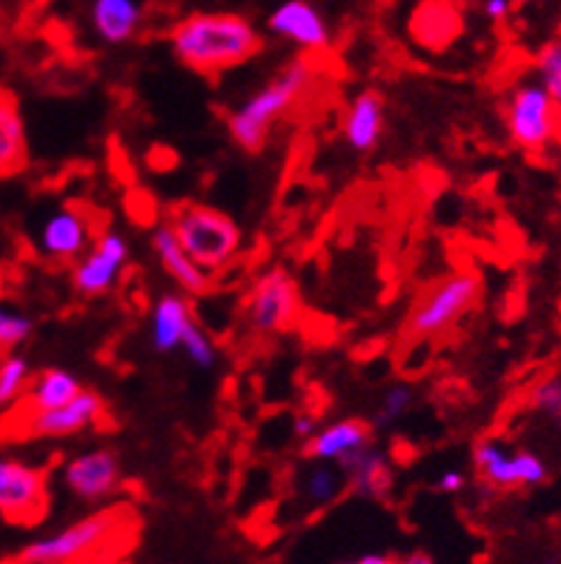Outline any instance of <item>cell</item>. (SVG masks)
<instances>
[{
  "label": "cell",
  "mask_w": 561,
  "mask_h": 564,
  "mask_svg": "<svg viewBox=\"0 0 561 564\" xmlns=\"http://www.w3.org/2000/svg\"><path fill=\"white\" fill-rule=\"evenodd\" d=\"M170 46L186 69L215 78L252 61L263 37L238 12H195L170 29Z\"/></svg>",
  "instance_id": "cell-1"
},
{
  "label": "cell",
  "mask_w": 561,
  "mask_h": 564,
  "mask_svg": "<svg viewBox=\"0 0 561 564\" xmlns=\"http://www.w3.org/2000/svg\"><path fill=\"white\" fill-rule=\"evenodd\" d=\"M93 26L104 43H123L141 26V7L136 0H95Z\"/></svg>",
  "instance_id": "cell-23"
},
{
  "label": "cell",
  "mask_w": 561,
  "mask_h": 564,
  "mask_svg": "<svg viewBox=\"0 0 561 564\" xmlns=\"http://www.w3.org/2000/svg\"><path fill=\"white\" fill-rule=\"evenodd\" d=\"M267 29L272 35L284 37V41L295 43L310 55H319L330 46V29L321 18L319 9L306 0H284L281 7H276L267 18Z\"/></svg>",
  "instance_id": "cell-15"
},
{
  "label": "cell",
  "mask_w": 561,
  "mask_h": 564,
  "mask_svg": "<svg viewBox=\"0 0 561 564\" xmlns=\"http://www.w3.org/2000/svg\"><path fill=\"white\" fill-rule=\"evenodd\" d=\"M507 132L527 152H541L559 132V109L539 80H521L507 98Z\"/></svg>",
  "instance_id": "cell-8"
},
{
  "label": "cell",
  "mask_w": 561,
  "mask_h": 564,
  "mask_svg": "<svg viewBox=\"0 0 561 564\" xmlns=\"http://www.w3.org/2000/svg\"><path fill=\"white\" fill-rule=\"evenodd\" d=\"M32 333H35V322L26 313L14 310L12 304H0V350L14 352L32 338Z\"/></svg>",
  "instance_id": "cell-27"
},
{
  "label": "cell",
  "mask_w": 561,
  "mask_h": 564,
  "mask_svg": "<svg viewBox=\"0 0 561 564\" xmlns=\"http://www.w3.org/2000/svg\"><path fill=\"white\" fill-rule=\"evenodd\" d=\"M107 404L95 390H80L78 395L55 410L21 415V436L26 438H69L93 430L104 419Z\"/></svg>",
  "instance_id": "cell-12"
},
{
  "label": "cell",
  "mask_w": 561,
  "mask_h": 564,
  "mask_svg": "<svg viewBox=\"0 0 561 564\" xmlns=\"http://www.w3.org/2000/svg\"><path fill=\"white\" fill-rule=\"evenodd\" d=\"M384 98L376 89H362L344 109L342 132L353 152H373L384 135Z\"/></svg>",
  "instance_id": "cell-19"
},
{
  "label": "cell",
  "mask_w": 561,
  "mask_h": 564,
  "mask_svg": "<svg viewBox=\"0 0 561 564\" xmlns=\"http://www.w3.org/2000/svg\"><path fill=\"white\" fill-rule=\"evenodd\" d=\"M23 3H37V0H23Z\"/></svg>",
  "instance_id": "cell-38"
},
{
  "label": "cell",
  "mask_w": 561,
  "mask_h": 564,
  "mask_svg": "<svg viewBox=\"0 0 561 564\" xmlns=\"http://www.w3.org/2000/svg\"><path fill=\"white\" fill-rule=\"evenodd\" d=\"M32 379L35 372L21 352H7L0 358V408H14L18 401H23Z\"/></svg>",
  "instance_id": "cell-25"
},
{
  "label": "cell",
  "mask_w": 561,
  "mask_h": 564,
  "mask_svg": "<svg viewBox=\"0 0 561 564\" xmlns=\"http://www.w3.org/2000/svg\"><path fill=\"white\" fill-rule=\"evenodd\" d=\"M478 299H482V279L476 272H450L416 299L407 318V336L412 341L439 338L476 307Z\"/></svg>",
  "instance_id": "cell-5"
},
{
  "label": "cell",
  "mask_w": 561,
  "mask_h": 564,
  "mask_svg": "<svg viewBox=\"0 0 561 564\" xmlns=\"http://www.w3.org/2000/svg\"><path fill=\"white\" fill-rule=\"evenodd\" d=\"M353 564H396V558L387 556V553H364V556L356 558Z\"/></svg>",
  "instance_id": "cell-35"
},
{
  "label": "cell",
  "mask_w": 561,
  "mask_h": 564,
  "mask_svg": "<svg viewBox=\"0 0 561 564\" xmlns=\"http://www.w3.org/2000/svg\"><path fill=\"white\" fill-rule=\"evenodd\" d=\"M416 390H412L410 384H404V381H398V384L387 387L381 393V399H378L376 404V413H373V430H390L396 427L401 419H407V415L412 413V408H416Z\"/></svg>",
  "instance_id": "cell-26"
},
{
  "label": "cell",
  "mask_w": 561,
  "mask_h": 564,
  "mask_svg": "<svg viewBox=\"0 0 561 564\" xmlns=\"http://www.w3.org/2000/svg\"><path fill=\"white\" fill-rule=\"evenodd\" d=\"M536 75L561 112V41H550L541 46V52L536 55Z\"/></svg>",
  "instance_id": "cell-29"
},
{
  "label": "cell",
  "mask_w": 561,
  "mask_h": 564,
  "mask_svg": "<svg viewBox=\"0 0 561 564\" xmlns=\"http://www.w3.org/2000/svg\"><path fill=\"white\" fill-rule=\"evenodd\" d=\"M315 430L319 427H315V422L310 415H299V419L292 422V433H295V438H301V442H306V438L313 436Z\"/></svg>",
  "instance_id": "cell-33"
},
{
  "label": "cell",
  "mask_w": 561,
  "mask_h": 564,
  "mask_svg": "<svg viewBox=\"0 0 561 564\" xmlns=\"http://www.w3.org/2000/svg\"><path fill=\"white\" fill-rule=\"evenodd\" d=\"M335 467L344 473L347 490L358 499L384 501L396 487V462L376 444H367Z\"/></svg>",
  "instance_id": "cell-14"
},
{
  "label": "cell",
  "mask_w": 561,
  "mask_h": 564,
  "mask_svg": "<svg viewBox=\"0 0 561 564\" xmlns=\"http://www.w3.org/2000/svg\"><path fill=\"white\" fill-rule=\"evenodd\" d=\"M166 224L172 227L181 247L190 252L192 261L204 272H209V275L227 270L235 261V256L241 252V227L224 209L184 200V204L170 209Z\"/></svg>",
  "instance_id": "cell-3"
},
{
  "label": "cell",
  "mask_w": 561,
  "mask_h": 564,
  "mask_svg": "<svg viewBox=\"0 0 561 564\" xmlns=\"http://www.w3.org/2000/svg\"><path fill=\"white\" fill-rule=\"evenodd\" d=\"M50 510V476L26 458L0 453V519L37 524Z\"/></svg>",
  "instance_id": "cell-7"
},
{
  "label": "cell",
  "mask_w": 561,
  "mask_h": 564,
  "mask_svg": "<svg viewBox=\"0 0 561 564\" xmlns=\"http://www.w3.org/2000/svg\"><path fill=\"white\" fill-rule=\"evenodd\" d=\"M29 164V138L21 104L9 89H0V181L21 175Z\"/></svg>",
  "instance_id": "cell-20"
},
{
  "label": "cell",
  "mask_w": 561,
  "mask_h": 564,
  "mask_svg": "<svg viewBox=\"0 0 561 564\" xmlns=\"http://www.w3.org/2000/svg\"><path fill=\"white\" fill-rule=\"evenodd\" d=\"M435 487H439V494H447V496L462 494L464 487H467V476H464L458 467H450V470H441V476L435 479Z\"/></svg>",
  "instance_id": "cell-31"
},
{
  "label": "cell",
  "mask_w": 561,
  "mask_h": 564,
  "mask_svg": "<svg viewBox=\"0 0 561 564\" xmlns=\"http://www.w3.org/2000/svg\"><path fill=\"white\" fill-rule=\"evenodd\" d=\"M484 14L490 18V21L501 23L507 14L513 12V0H484Z\"/></svg>",
  "instance_id": "cell-32"
},
{
  "label": "cell",
  "mask_w": 561,
  "mask_h": 564,
  "mask_svg": "<svg viewBox=\"0 0 561 564\" xmlns=\"http://www.w3.org/2000/svg\"><path fill=\"white\" fill-rule=\"evenodd\" d=\"M396 564H435V558L424 551H412L404 553L401 558H396Z\"/></svg>",
  "instance_id": "cell-34"
},
{
  "label": "cell",
  "mask_w": 561,
  "mask_h": 564,
  "mask_svg": "<svg viewBox=\"0 0 561 564\" xmlns=\"http://www.w3.org/2000/svg\"><path fill=\"white\" fill-rule=\"evenodd\" d=\"M315 78L313 55L292 57L284 69H278L270 84L244 98L227 115V132L244 152H261L270 132L281 118L292 112V107L306 95Z\"/></svg>",
  "instance_id": "cell-2"
},
{
  "label": "cell",
  "mask_w": 561,
  "mask_h": 564,
  "mask_svg": "<svg viewBox=\"0 0 561 564\" xmlns=\"http://www.w3.org/2000/svg\"><path fill=\"white\" fill-rule=\"evenodd\" d=\"M150 243H152V252H155L158 258V264H161V270L175 281V286H179L181 293L186 295L209 293L213 275L201 270V267L192 261L190 252L181 247V241L175 238L170 224H158V227L150 232Z\"/></svg>",
  "instance_id": "cell-18"
},
{
  "label": "cell",
  "mask_w": 561,
  "mask_h": 564,
  "mask_svg": "<svg viewBox=\"0 0 561 564\" xmlns=\"http://www.w3.org/2000/svg\"><path fill=\"white\" fill-rule=\"evenodd\" d=\"M527 564H561V558H541V562H527Z\"/></svg>",
  "instance_id": "cell-37"
},
{
  "label": "cell",
  "mask_w": 561,
  "mask_h": 564,
  "mask_svg": "<svg viewBox=\"0 0 561 564\" xmlns=\"http://www.w3.org/2000/svg\"><path fill=\"white\" fill-rule=\"evenodd\" d=\"M129 261V241L115 232V229H104L95 238L93 250H86L78 258V264L72 270V284L84 299H98V295L112 293L121 279L123 267Z\"/></svg>",
  "instance_id": "cell-11"
},
{
  "label": "cell",
  "mask_w": 561,
  "mask_h": 564,
  "mask_svg": "<svg viewBox=\"0 0 561 564\" xmlns=\"http://www.w3.org/2000/svg\"><path fill=\"white\" fill-rule=\"evenodd\" d=\"M527 404L536 415L548 419V424L561 430V376H548L539 384H533V390L527 395Z\"/></svg>",
  "instance_id": "cell-28"
},
{
  "label": "cell",
  "mask_w": 561,
  "mask_h": 564,
  "mask_svg": "<svg viewBox=\"0 0 561 564\" xmlns=\"http://www.w3.org/2000/svg\"><path fill=\"white\" fill-rule=\"evenodd\" d=\"M181 350H184L186 361L192 367H198V370H213L218 365V350H215L213 338L206 336V329L198 322H192L190 329L184 333Z\"/></svg>",
  "instance_id": "cell-30"
},
{
  "label": "cell",
  "mask_w": 561,
  "mask_h": 564,
  "mask_svg": "<svg viewBox=\"0 0 561 564\" xmlns=\"http://www.w3.org/2000/svg\"><path fill=\"white\" fill-rule=\"evenodd\" d=\"M473 467L490 490H519L548 481V462L530 451H513L498 438H478Z\"/></svg>",
  "instance_id": "cell-9"
},
{
  "label": "cell",
  "mask_w": 561,
  "mask_h": 564,
  "mask_svg": "<svg viewBox=\"0 0 561 564\" xmlns=\"http://www.w3.org/2000/svg\"><path fill=\"white\" fill-rule=\"evenodd\" d=\"M373 424L364 419H335L324 424L304 442L306 462H327V465H342L356 451L373 444Z\"/></svg>",
  "instance_id": "cell-16"
},
{
  "label": "cell",
  "mask_w": 561,
  "mask_h": 564,
  "mask_svg": "<svg viewBox=\"0 0 561 564\" xmlns=\"http://www.w3.org/2000/svg\"><path fill=\"white\" fill-rule=\"evenodd\" d=\"M123 481L121 458L112 447H93L66 458L61 467V485L72 499L84 505H104L118 494Z\"/></svg>",
  "instance_id": "cell-10"
},
{
  "label": "cell",
  "mask_w": 561,
  "mask_h": 564,
  "mask_svg": "<svg viewBox=\"0 0 561 564\" xmlns=\"http://www.w3.org/2000/svg\"><path fill=\"white\" fill-rule=\"evenodd\" d=\"M533 0H513V9H519V7H530Z\"/></svg>",
  "instance_id": "cell-36"
},
{
  "label": "cell",
  "mask_w": 561,
  "mask_h": 564,
  "mask_svg": "<svg viewBox=\"0 0 561 564\" xmlns=\"http://www.w3.org/2000/svg\"><path fill=\"white\" fill-rule=\"evenodd\" d=\"M301 299L299 284L292 279L284 267H270L263 270L244 301V315L252 333L258 336H278L287 333L292 324L299 322Z\"/></svg>",
  "instance_id": "cell-6"
},
{
  "label": "cell",
  "mask_w": 561,
  "mask_h": 564,
  "mask_svg": "<svg viewBox=\"0 0 561 564\" xmlns=\"http://www.w3.org/2000/svg\"><path fill=\"white\" fill-rule=\"evenodd\" d=\"M464 32L462 0H419L410 14V37L427 52H447Z\"/></svg>",
  "instance_id": "cell-13"
},
{
  "label": "cell",
  "mask_w": 561,
  "mask_h": 564,
  "mask_svg": "<svg viewBox=\"0 0 561 564\" xmlns=\"http://www.w3.org/2000/svg\"><path fill=\"white\" fill-rule=\"evenodd\" d=\"M84 390L80 379L72 370L64 367H50V370L37 372L26 395H23V413H41V410H55Z\"/></svg>",
  "instance_id": "cell-22"
},
{
  "label": "cell",
  "mask_w": 561,
  "mask_h": 564,
  "mask_svg": "<svg viewBox=\"0 0 561 564\" xmlns=\"http://www.w3.org/2000/svg\"><path fill=\"white\" fill-rule=\"evenodd\" d=\"M344 490H347V481H344V473L338 467L327 465V462H306L299 479V496L304 508H330Z\"/></svg>",
  "instance_id": "cell-24"
},
{
  "label": "cell",
  "mask_w": 561,
  "mask_h": 564,
  "mask_svg": "<svg viewBox=\"0 0 561 564\" xmlns=\"http://www.w3.org/2000/svg\"><path fill=\"white\" fill-rule=\"evenodd\" d=\"M89 241H93V229L84 213L75 207H61L46 215L37 232V247L52 261H78Z\"/></svg>",
  "instance_id": "cell-17"
},
{
  "label": "cell",
  "mask_w": 561,
  "mask_h": 564,
  "mask_svg": "<svg viewBox=\"0 0 561 564\" xmlns=\"http://www.w3.org/2000/svg\"><path fill=\"white\" fill-rule=\"evenodd\" d=\"M333 564H353V562H333Z\"/></svg>",
  "instance_id": "cell-39"
},
{
  "label": "cell",
  "mask_w": 561,
  "mask_h": 564,
  "mask_svg": "<svg viewBox=\"0 0 561 564\" xmlns=\"http://www.w3.org/2000/svg\"><path fill=\"white\" fill-rule=\"evenodd\" d=\"M192 322H195V315H192L190 301H186L184 295L181 293L158 295L150 313L152 350L161 352V356H170V352L181 350L184 333L190 329Z\"/></svg>",
  "instance_id": "cell-21"
},
{
  "label": "cell",
  "mask_w": 561,
  "mask_h": 564,
  "mask_svg": "<svg viewBox=\"0 0 561 564\" xmlns=\"http://www.w3.org/2000/svg\"><path fill=\"white\" fill-rule=\"evenodd\" d=\"M127 522L123 508H98L93 513L80 516L66 528L32 539L12 556V564H78L95 556L100 547H107Z\"/></svg>",
  "instance_id": "cell-4"
}]
</instances>
